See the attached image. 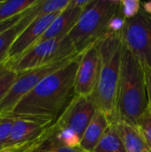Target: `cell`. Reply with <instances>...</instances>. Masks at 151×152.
<instances>
[{
	"label": "cell",
	"instance_id": "24",
	"mask_svg": "<svg viewBox=\"0 0 151 152\" xmlns=\"http://www.w3.org/2000/svg\"><path fill=\"white\" fill-rule=\"evenodd\" d=\"M37 152H89L84 150L82 147L75 146V147H61V148H55V149H50V150H44Z\"/></svg>",
	"mask_w": 151,
	"mask_h": 152
},
{
	"label": "cell",
	"instance_id": "6",
	"mask_svg": "<svg viewBox=\"0 0 151 152\" xmlns=\"http://www.w3.org/2000/svg\"><path fill=\"white\" fill-rule=\"evenodd\" d=\"M125 47L139 61L144 71L151 72V15L141 12L126 20L122 31Z\"/></svg>",
	"mask_w": 151,
	"mask_h": 152
},
{
	"label": "cell",
	"instance_id": "3",
	"mask_svg": "<svg viewBox=\"0 0 151 152\" xmlns=\"http://www.w3.org/2000/svg\"><path fill=\"white\" fill-rule=\"evenodd\" d=\"M148 108L145 71L125 45L114 122L121 121L138 126Z\"/></svg>",
	"mask_w": 151,
	"mask_h": 152
},
{
	"label": "cell",
	"instance_id": "25",
	"mask_svg": "<svg viewBox=\"0 0 151 152\" xmlns=\"http://www.w3.org/2000/svg\"><path fill=\"white\" fill-rule=\"evenodd\" d=\"M142 6H143V11L151 15V1L142 3Z\"/></svg>",
	"mask_w": 151,
	"mask_h": 152
},
{
	"label": "cell",
	"instance_id": "26",
	"mask_svg": "<svg viewBox=\"0 0 151 152\" xmlns=\"http://www.w3.org/2000/svg\"><path fill=\"white\" fill-rule=\"evenodd\" d=\"M150 152H151V149H150Z\"/></svg>",
	"mask_w": 151,
	"mask_h": 152
},
{
	"label": "cell",
	"instance_id": "22",
	"mask_svg": "<svg viewBox=\"0 0 151 152\" xmlns=\"http://www.w3.org/2000/svg\"><path fill=\"white\" fill-rule=\"evenodd\" d=\"M137 127L143 135L150 149H151V112L149 108L141 118Z\"/></svg>",
	"mask_w": 151,
	"mask_h": 152
},
{
	"label": "cell",
	"instance_id": "5",
	"mask_svg": "<svg viewBox=\"0 0 151 152\" xmlns=\"http://www.w3.org/2000/svg\"><path fill=\"white\" fill-rule=\"evenodd\" d=\"M78 54L69 36L43 41L34 45L15 62L9 64L17 73L61 61Z\"/></svg>",
	"mask_w": 151,
	"mask_h": 152
},
{
	"label": "cell",
	"instance_id": "1",
	"mask_svg": "<svg viewBox=\"0 0 151 152\" xmlns=\"http://www.w3.org/2000/svg\"><path fill=\"white\" fill-rule=\"evenodd\" d=\"M79 60L80 53L62 68L45 77L17 103L8 116L53 124L75 95V79Z\"/></svg>",
	"mask_w": 151,
	"mask_h": 152
},
{
	"label": "cell",
	"instance_id": "8",
	"mask_svg": "<svg viewBox=\"0 0 151 152\" xmlns=\"http://www.w3.org/2000/svg\"><path fill=\"white\" fill-rule=\"evenodd\" d=\"M97 110L90 97L74 95L53 124L59 128L74 131L81 139Z\"/></svg>",
	"mask_w": 151,
	"mask_h": 152
},
{
	"label": "cell",
	"instance_id": "17",
	"mask_svg": "<svg viewBox=\"0 0 151 152\" xmlns=\"http://www.w3.org/2000/svg\"><path fill=\"white\" fill-rule=\"evenodd\" d=\"M36 1L37 0L0 1V23L21 14Z\"/></svg>",
	"mask_w": 151,
	"mask_h": 152
},
{
	"label": "cell",
	"instance_id": "4",
	"mask_svg": "<svg viewBox=\"0 0 151 152\" xmlns=\"http://www.w3.org/2000/svg\"><path fill=\"white\" fill-rule=\"evenodd\" d=\"M120 0H93L68 35L77 53L108 33L111 18L119 12Z\"/></svg>",
	"mask_w": 151,
	"mask_h": 152
},
{
	"label": "cell",
	"instance_id": "11",
	"mask_svg": "<svg viewBox=\"0 0 151 152\" xmlns=\"http://www.w3.org/2000/svg\"><path fill=\"white\" fill-rule=\"evenodd\" d=\"M52 125L28 118H14L7 146L44 139Z\"/></svg>",
	"mask_w": 151,
	"mask_h": 152
},
{
	"label": "cell",
	"instance_id": "9",
	"mask_svg": "<svg viewBox=\"0 0 151 152\" xmlns=\"http://www.w3.org/2000/svg\"><path fill=\"white\" fill-rule=\"evenodd\" d=\"M99 66L100 56L98 42H96L80 53L75 79V95L90 97L93 94L98 80Z\"/></svg>",
	"mask_w": 151,
	"mask_h": 152
},
{
	"label": "cell",
	"instance_id": "27",
	"mask_svg": "<svg viewBox=\"0 0 151 152\" xmlns=\"http://www.w3.org/2000/svg\"><path fill=\"white\" fill-rule=\"evenodd\" d=\"M0 116H1V115H0Z\"/></svg>",
	"mask_w": 151,
	"mask_h": 152
},
{
	"label": "cell",
	"instance_id": "2",
	"mask_svg": "<svg viewBox=\"0 0 151 152\" xmlns=\"http://www.w3.org/2000/svg\"><path fill=\"white\" fill-rule=\"evenodd\" d=\"M125 44L121 33H107L98 41L100 56L96 86L90 96L98 110L115 120Z\"/></svg>",
	"mask_w": 151,
	"mask_h": 152
},
{
	"label": "cell",
	"instance_id": "10",
	"mask_svg": "<svg viewBox=\"0 0 151 152\" xmlns=\"http://www.w3.org/2000/svg\"><path fill=\"white\" fill-rule=\"evenodd\" d=\"M59 12H60L44 15L29 23L14 40L9 51L6 62L8 64L15 62L34 45H36Z\"/></svg>",
	"mask_w": 151,
	"mask_h": 152
},
{
	"label": "cell",
	"instance_id": "12",
	"mask_svg": "<svg viewBox=\"0 0 151 152\" xmlns=\"http://www.w3.org/2000/svg\"><path fill=\"white\" fill-rule=\"evenodd\" d=\"M85 9V8L77 6L73 0H70L69 4L59 12L38 43L68 36L77 22Z\"/></svg>",
	"mask_w": 151,
	"mask_h": 152
},
{
	"label": "cell",
	"instance_id": "14",
	"mask_svg": "<svg viewBox=\"0 0 151 152\" xmlns=\"http://www.w3.org/2000/svg\"><path fill=\"white\" fill-rule=\"evenodd\" d=\"M116 123L126 152H150V149L137 126L121 121Z\"/></svg>",
	"mask_w": 151,
	"mask_h": 152
},
{
	"label": "cell",
	"instance_id": "21",
	"mask_svg": "<svg viewBox=\"0 0 151 152\" xmlns=\"http://www.w3.org/2000/svg\"><path fill=\"white\" fill-rule=\"evenodd\" d=\"M44 138L41 140L34 141V142L6 146L1 149L0 152H36V150L39 148V146L42 144V142H44Z\"/></svg>",
	"mask_w": 151,
	"mask_h": 152
},
{
	"label": "cell",
	"instance_id": "23",
	"mask_svg": "<svg viewBox=\"0 0 151 152\" xmlns=\"http://www.w3.org/2000/svg\"><path fill=\"white\" fill-rule=\"evenodd\" d=\"M126 20L124 18V16L120 13V9L119 12L115 14L111 20L109 22L108 25V33H121L125 26Z\"/></svg>",
	"mask_w": 151,
	"mask_h": 152
},
{
	"label": "cell",
	"instance_id": "15",
	"mask_svg": "<svg viewBox=\"0 0 151 152\" xmlns=\"http://www.w3.org/2000/svg\"><path fill=\"white\" fill-rule=\"evenodd\" d=\"M93 152H126L116 122H111Z\"/></svg>",
	"mask_w": 151,
	"mask_h": 152
},
{
	"label": "cell",
	"instance_id": "7",
	"mask_svg": "<svg viewBox=\"0 0 151 152\" xmlns=\"http://www.w3.org/2000/svg\"><path fill=\"white\" fill-rule=\"evenodd\" d=\"M73 57L61 61L48 64L35 69L18 73L12 88L8 92L6 96L3 99V101L0 102V115H10L13 110L14 107L17 105V103L24 96L30 93L45 77L62 68Z\"/></svg>",
	"mask_w": 151,
	"mask_h": 152
},
{
	"label": "cell",
	"instance_id": "20",
	"mask_svg": "<svg viewBox=\"0 0 151 152\" xmlns=\"http://www.w3.org/2000/svg\"><path fill=\"white\" fill-rule=\"evenodd\" d=\"M140 0H120V13L125 20L135 17L141 12Z\"/></svg>",
	"mask_w": 151,
	"mask_h": 152
},
{
	"label": "cell",
	"instance_id": "16",
	"mask_svg": "<svg viewBox=\"0 0 151 152\" xmlns=\"http://www.w3.org/2000/svg\"><path fill=\"white\" fill-rule=\"evenodd\" d=\"M28 22L24 18V12L21 18L12 27L0 33V63L6 61L9 51L18 37V35L28 26Z\"/></svg>",
	"mask_w": 151,
	"mask_h": 152
},
{
	"label": "cell",
	"instance_id": "19",
	"mask_svg": "<svg viewBox=\"0 0 151 152\" xmlns=\"http://www.w3.org/2000/svg\"><path fill=\"white\" fill-rule=\"evenodd\" d=\"M13 122L12 116H0V150L7 146Z\"/></svg>",
	"mask_w": 151,
	"mask_h": 152
},
{
	"label": "cell",
	"instance_id": "13",
	"mask_svg": "<svg viewBox=\"0 0 151 152\" xmlns=\"http://www.w3.org/2000/svg\"><path fill=\"white\" fill-rule=\"evenodd\" d=\"M111 124L109 117L100 111L97 110L92 121L87 126L85 131L83 134V136L80 140L79 146L84 150L89 152H93L104 133Z\"/></svg>",
	"mask_w": 151,
	"mask_h": 152
},
{
	"label": "cell",
	"instance_id": "18",
	"mask_svg": "<svg viewBox=\"0 0 151 152\" xmlns=\"http://www.w3.org/2000/svg\"><path fill=\"white\" fill-rule=\"evenodd\" d=\"M18 73L6 62L0 63V102L12 88Z\"/></svg>",
	"mask_w": 151,
	"mask_h": 152
}]
</instances>
